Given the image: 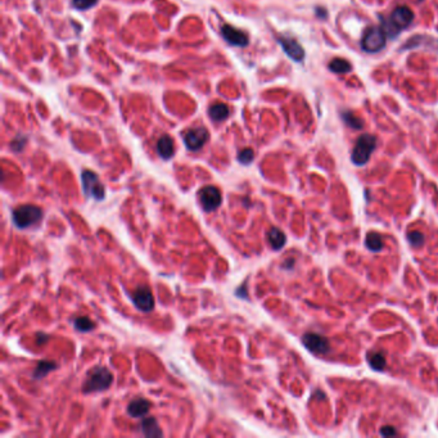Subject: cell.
<instances>
[{
  "mask_svg": "<svg viewBox=\"0 0 438 438\" xmlns=\"http://www.w3.org/2000/svg\"><path fill=\"white\" fill-rule=\"evenodd\" d=\"M150 409V403L144 398H136L132 400L127 406V412L132 417H143L148 414Z\"/></svg>",
  "mask_w": 438,
  "mask_h": 438,
  "instance_id": "obj_13",
  "label": "cell"
},
{
  "mask_svg": "<svg viewBox=\"0 0 438 438\" xmlns=\"http://www.w3.org/2000/svg\"><path fill=\"white\" fill-rule=\"evenodd\" d=\"M268 241L273 250L279 251L285 246L287 237L279 228H271L268 232Z\"/></svg>",
  "mask_w": 438,
  "mask_h": 438,
  "instance_id": "obj_15",
  "label": "cell"
},
{
  "mask_svg": "<svg viewBox=\"0 0 438 438\" xmlns=\"http://www.w3.org/2000/svg\"><path fill=\"white\" fill-rule=\"evenodd\" d=\"M98 0H72V6L79 11H88L97 4Z\"/></svg>",
  "mask_w": 438,
  "mask_h": 438,
  "instance_id": "obj_26",
  "label": "cell"
},
{
  "mask_svg": "<svg viewBox=\"0 0 438 438\" xmlns=\"http://www.w3.org/2000/svg\"><path fill=\"white\" fill-rule=\"evenodd\" d=\"M376 138L371 134H365L356 140V144L351 153V161L356 166H364L368 163L371 153L375 150Z\"/></svg>",
  "mask_w": 438,
  "mask_h": 438,
  "instance_id": "obj_3",
  "label": "cell"
},
{
  "mask_svg": "<svg viewBox=\"0 0 438 438\" xmlns=\"http://www.w3.org/2000/svg\"><path fill=\"white\" fill-rule=\"evenodd\" d=\"M141 430L147 437H161L162 430L159 429V425L154 417H145L141 421Z\"/></svg>",
  "mask_w": 438,
  "mask_h": 438,
  "instance_id": "obj_16",
  "label": "cell"
},
{
  "mask_svg": "<svg viewBox=\"0 0 438 438\" xmlns=\"http://www.w3.org/2000/svg\"><path fill=\"white\" fill-rule=\"evenodd\" d=\"M209 139L208 130L204 127L190 129L184 134V143L189 150H198L206 144Z\"/></svg>",
  "mask_w": 438,
  "mask_h": 438,
  "instance_id": "obj_8",
  "label": "cell"
},
{
  "mask_svg": "<svg viewBox=\"0 0 438 438\" xmlns=\"http://www.w3.org/2000/svg\"><path fill=\"white\" fill-rule=\"evenodd\" d=\"M229 112H230L229 107L224 103L212 104L208 109L209 117H211L213 121H218V122H220V121L227 120L228 116H229Z\"/></svg>",
  "mask_w": 438,
  "mask_h": 438,
  "instance_id": "obj_18",
  "label": "cell"
},
{
  "mask_svg": "<svg viewBox=\"0 0 438 438\" xmlns=\"http://www.w3.org/2000/svg\"><path fill=\"white\" fill-rule=\"evenodd\" d=\"M342 118H343V121L346 122V125L350 127H352V129L360 130V129H362V126H364V121H362L361 118L359 117V116H356L355 113L351 111L342 112Z\"/></svg>",
  "mask_w": 438,
  "mask_h": 438,
  "instance_id": "obj_22",
  "label": "cell"
},
{
  "mask_svg": "<svg viewBox=\"0 0 438 438\" xmlns=\"http://www.w3.org/2000/svg\"><path fill=\"white\" fill-rule=\"evenodd\" d=\"M54 369H57V364L54 361H48V360L47 361H40L36 366L35 371H34V378L35 379H42Z\"/></svg>",
  "mask_w": 438,
  "mask_h": 438,
  "instance_id": "obj_21",
  "label": "cell"
},
{
  "mask_svg": "<svg viewBox=\"0 0 438 438\" xmlns=\"http://www.w3.org/2000/svg\"><path fill=\"white\" fill-rule=\"evenodd\" d=\"M380 434H382L383 437H392V435L397 434V430L394 426L385 425V426H383L382 429H380Z\"/></svg>",
  "mask_w": 438,
  "mask_h": 438,
  "instance_id": "obj_28",
  "label": "cell"
},
{
  "mask_svg": "<svg viewBox=\"0 0 438 438\" xmlns=\"http://www.w3.org/2000/svg\"><path fill=\"white\" fill-rule=\"evenodd\" d=\"M74 325L79 332H90V330L94 328V323H93L89 318H86V316L75 319Z\"/></svg>",
  "mask_w": 438,
  "mask_h": 438,
  "instance_id": "obj_23",
  "label": "cell"
},
{
  "mask_svg": "<svg viewBox=\"0 0 438 438\" xmlns=\"http://www.w3.org/2000/svg\"><path fill=\"white\" fill-rule=\"evenodd\" d=\"M132 301L135 303L136 309L143 312H150L154 309V297L149 288L139 287L132 296Z\"/></svg>",
  "mask_w": 438,
  "mask_h": 438,
  "instance_id": "obj_9",
  "label": "cell"
},
{
  "mask_svg": "<svg viewBox=\"0 0 438 438\" xmlns=\"http://www.w3.org/2000/svg\"><path fill=\"white\" fill-rule=\"evenodd\" d=\"M26 141H27V139L25 138V136H17V138H16L15 140L12 141L11 147L13 148V150H15V152H20V150L24 149V147L26 145Z\"/></svg>",
  "mask_w": 438,
  "mask_h": 438,
  "instance_id": "obj_27",
  "label": "cell"
},
{
  "mask_svg": "<svg viewBox=\"0 0 438 438\" xmlns=\"http://www.w3.org/2000/svg\"><path fill=\"white\" fill-rule=\"evenodd\" d=\"M49 341V335L47 334H38V344H44Z\"/></svg>",
  "mask_w": 438,
  "mask_h": 438,
  "instance_id": "obj_29",
  "label": "cell"
},
{
  "mask_svg": "<svg viewBox=\"0 0 438 438\" xmlns=\"http://www.w3.org/2000/svg\"><path fill=\"white\" fill-rule=\"evenodd\" d=\"M81 182H83V190L86 197L94 198L97 200H102L106 197L104 185L100 182L98 175L95 172H93V171H83V174H81Z\"/></svg>",
  "mask_w": 438,
  "mask_h": 438,
  "instance_id": "obj_5",
  "label": "cell"
},
{
  "mask_svg": "<svg viewBox=\"0 0 438 438\" xmlns=\"http://www.w3.org/2000/svg\"><path fill=\"white\" fill-rule=\"evenodd\" d=\"M329 70L332 72H334V74H348L352 70V66L346 59L334 58L333 61H330Z\"/></svg>",
  "mask_w": 438,
  "mask_h": 438,
  "instance_id": "obj_20",
  "label": "cell"
},
{
  "mask_svg": "<svg viewBox=\"0 0 438 438\" xmlns=\"http://www.w3.org/2000/svg\"><path fill=\"white\" fill-rule=\"evenodd\" d=\"M157 152H158L161 158L170 159L171 157L174 156V152H175L174 140H172L168 135L161 136L159 140L157 141Z\"/></svg>",
  "mask_w": 438,
  "mask_h": 438,
  "instance_id": "obj_14",
  "label": "cell"
},
{
  "mask_svg": "<svg viewBox=\"0 0 438 438\" xmlns=\"http://www.w3.org/2000/svg\"><path fill=\"white\" fill-rule=\"evenodd\" d=\"M43 209L33 204H24L13 209L12 218L18 229H27L43 220Z\"/></svg>",
  "mask_w": 438,
  "mask_h": 438,
  "instance_id": "obj_2",
  "label": "cell"
},
{
  "mask_svg": "<svg viewBox=\"0 0 438 438\" xmlns=\"http://www.w3.org/2000/svg\"><path fill=\"white\" fill-rule=\"evenodd\" d=\"M407 241L412 247H421L424 244V236L419 232H410L407 234Z\"/></svg>",
  "mask_w": 438,
  "mask_h": 438,
  "instance_id": "obj_25",
  "label": "cell"
},
{
  "mask_svg": "<svg viewBox=\"0 0 438 438\" xmlns=\"http://www.w3.org/2000/svg\"><path fill=\"white\" fill-rule=\"evenodd\" d=\"M365 244L368 250H370L371 252H379L383 250V238L380 234L375 232L368 233V236L365 238Z\"/></svg>",
  "mask_w": 438,
  "mask_h": 438,
  "instance_id": "obj_19",
  "label": "cell"
},
{
  "mask_svg": "<svg viewBox=\"0 0 438 438\" xmlns=\"http://www.w3.org/2000/svg\"><path fill=\"white\" fill-rule=\"evenodd\" d=\"M389 20L401 31L402 29H406V27H409L411 25L412 20H414V13H412V11L409 7H397L392 12Z\"/></svg>",
  "mask_w": 438,
  "mask_h": 438,
  "instance_id": "obj_12",
  "label": "cell"
},
{
  "mask_svg": "<svg viewBox=\"0 0 438 438\" xmlns=\"http://www.w3.org/2000/svg\"><path fill=\"white\" fill-rule=\"evenodd\" d=\"M253 158H255V152L251 148H244L238 154V161L242 165H250L252 163Z\"/></svg>",
  "mask_w": 438,
  "mask_h": 438,
  "instance_id": "obj_24",
  "label": "cell"
},
{
  "mask_svg": "<svg viewBox=\"0 0 438 438\" xmlns=\"http://www.w3.org/2000/svg\"><path fill=\"white\" fill-rule=\"evenodd\" d=\"M284 264H287V265H284V268H287V269H292V268H293V266H294V260H293V259L287 260V261H285Z\"/></svg>",
  "mask_w": 438,
  "mask_h": 438,
  "instance_id": "obj_30",
  "label": "cell"
},
{
  "mask_svg": "<svg viewBox=\"0 0 438 438\" xmlns=\"http://www.w3.org/2000/svg\"><path fill=\"white\" fill-rule=\"evenodd\" d=\"M368 362L371 366V369L376 371H382L385 369L387 360H385V355L382 351H370L368 353Z\"/></svg>",
  "mask_w": 438,
  "mask_h": 438,
  "instance_id": "obj_17",
  "label": "cell"
},
{
  "mask_svg": "<svg viewBox=\"0 0 438 438\" xmlns=\"http://www.w3.org/2000/svg\"><path fill=\"white\" fill-rule=\"evenodd\" d=\"M279 43L289 58H292L296 62H302L305 58V50L298 44L297 40L288 38V36H280Z\"/></svg>",
  "mask_w": 438,
  "mask_h": 438,
  "instance_id": "obj_11",
  "label": "cell"
},
{
  "mask_svg": "<svg viewBox=\"0 0 438 438\" xmlns=\"http://www.w3.org/2000/svg\"><path fill=\"white\" fill-rule=\"evenodd\" d=\"M199 200L200 206L206 212H212L215 211L216 208H218L221 204V193L216 186L213 185H207L204 188L200 189L199 191Z\"/></svg>",
  "mask_w": 438,
  "mask_h": 438,
  "instance_id": "obj_7",
  "label": "cell"
},
{
  "mask_svg": "<svg viewBox=\"0 0 438 438\" xmlns=\"http://www.w3.org/2000/svg\"><path fill=\"white\" fill-rule=\"evenodd\" d=\"M221 34H223V38L230 45H234V47H247L248 42H250L247 34H244L242 30L236 29L230 25H224L221 29Z\"/></svg>",
  "mask_w": 438,
  "mask_h": 438,
  "instance_id": "obj_10",
  "label": "cell"
},
{
  "mask_svg": "<svg viewBox=\"0 0 438 438\" xmlns=\"http://www.w3.org/2000/svg\"><path fill=\"white\" fill-rule=\"evenodd\" d=\"M387 34L380 26H370L365 30L361 39V48L366 53H376L385 47Z\"/></svg>",
  "mask_w": 438,
  "mask_h": 438,
  "instance_id": "obj_4",
  "label": "cell"
},
{
  "mask_svg": "<svg viewBox=\"0 0 438 438\" xmlns=\"http://www.w3.org/2000/svg\"><path fill=\"white\" fill-rule=\"evenodd\" d=\"M112 382H113V375L111 371L104 366H97L89 373L83 385V391L85 393L106 391L111 387Z\"/></svg>",
  "mask_w": 438,
  "mask_h": 438,
  "instance_id": "obj_1",
  "label": "cell"
},
{
  "mask_svg": "<svg viewBox=\"0 0 438 438\" xmlns=\"http://www.w3.org/2000/svg\"><path fill=\"white\" fill-rule=\"evenodd\" d=\"M302 343L314 355L324 356L330 351V343L328 338L319 334V333L309 332L306 334H303Z\"/></svg>",
  "mask_w": 438,
  "mask_h": 438,
  "instance_id": "obj_6",
  "label": "cell"
}]
</instances>
